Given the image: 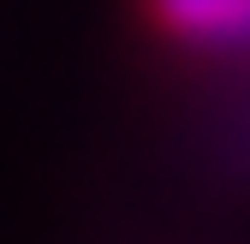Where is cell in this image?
Masks as SVG:
<instances>
[{
  "mask_svg": "<svg viewBox=\"0 0 250 244\" xmlns=\"http://www.w3.org/2000/svg\"><path fill=\"white\" fill-rule=\"evenodd\" d=\"M137 18L191 54H250V0H137Z\"/></svg>",
  "mask_w": 250,
  "mask_h": 244,
  "instance_id": "cell-1",
  "label": "cell"
}]
</instances>
